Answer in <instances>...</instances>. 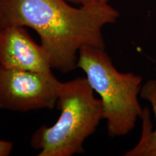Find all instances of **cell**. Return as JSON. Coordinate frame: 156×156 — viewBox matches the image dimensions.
Here are the masks:
<instances>
[{"instance_id": "2", "label": "cell", "mask_w": 156, "mask_h": 156, "mask_svg": "<svg viewBox=\"0 0 156 156\" xmlns=\"http://www.w3.org/2000/svg\"><path fill=\"white\" fill-rule=\"evenodd\" d=\"M86 77L62 83L57 105L58 119L34 132L31 146L38 156H72L85 152L83 143L103 119L101 99L96 98Z\"/></svg>"}, {"instance_id": "5", "label": "cell", "mask_w": 156, "mask_h": 156, "mask_svg": "<svg viewBox=\"0 0 156 156\" xmlns=\"http://www.w3.org/2000/svg\"><path fill=\"white\" fill-rule=\"evenodd\" d=\"M0 66L34 72L51 71L47 52L23 26L0 30Z\"/></svg>"}, {"instance_id": "6", "label": "cell", "mask_w": 156, "mask_h": 156, "mask_svg": "<svg viewBox=\"0 0 156 156\" xmlns=\"http://www.w3.org/2000/svg\"><path fill=\"white\" fill-rule=\"evenodd\" d=\"M140 96L151 104L155 117V129H152L151 120L147 108L143 109L141 116L142 132L139 142L127 152L125 156H156V80H150L141 87Z\"/></svg>"}, {"instance_id": "1", "label": "cell", "mask_w": 156, "mask_h": 156, "mask_svg": "<svg viewBox=\"0 0 156 156\" xmlns=\"http://www.w3.org/2000/svg\"><path fill=\"white\" fill-rule=\"evenodd\" d=\"M119 12L108 4L74 7L67 0H0V30L28 27L40 36L51 67L69 73L82 48H105L102 28Z\"/></svg>"}, {"instance_id": "4", "label": "cell", "mask_w": 156, "mask_h": 156, "mask_svg": "<svg viewBox=\"0 0 156 156\" xmlns=\"http://www.w3.org/2000/svg\"><path fill=\"white\" fill-rule=\"evenodd\" d=\"M62 83L50 72L8 69L0 66V109L26 112L51 109Z\"/></svg>"}, {"instance_id": "3", "label": "cell", "mask_w": 156, "mask_h": 156, "mask_svg": "<svg viewBox=\"0 0 156 156\" xmlns=\"http://www.w3.org/2000/svg\"><path fill=\"white\" fill-rule=\"evenodd\" d=\"M77 67L83 70L90 85L100 95L108 135L122 136L132 132L143 112L138 101L142 77L119 72L105 48H82Z\"/></svg>"}, {"instance_id": "7", "label": "cell", "mask_w": 156, "mask_h": 156, "mask_svg": "<svg viewBox=\"0 0 156 156\" xmlns=\"http://www.w3.org/2000/svg\"><path fill=\"white\" fill-rule=\"evenodd\" d=\"M68 2H71L80 6L101 5V4H108L110 0H67Z\"/></svg>"}, {"instance_id": "8", "label": "cell", "mask_w": 156, "mask_h": 156, "mask_svg": "<svg viewBox=\"0 0 156 156\" xmlns=\"http://www.w3.org/2000/svg\"><path fill=\"white\" fill-rule=\"evenodd\" d=\"M13 144L9 141L0 140V156H7L11 153Z\"/></svg>"}]
</instances>
